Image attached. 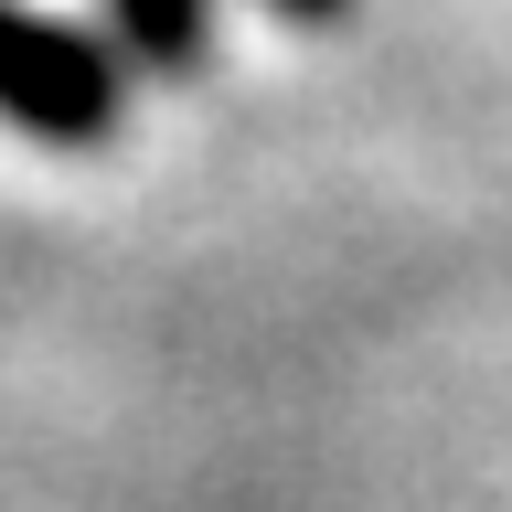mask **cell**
I'll list each match as a JSON object with an SVG mask.
<instances>
[{"mask_svg":"<svg viewBox=\"0 0 512 512\" xmlns=\"http://www.w3.org/2000/svg\"><path fill=\"white\" fill-rule=\"evenodd\" d=\"M278 11H299V22H331V11H342V0H278Z\"/></svg>","mask_w":512,"mask_h":512,"instance_id":"cell-3","label":"cell"},{"mask_svg":"<svg viewBox=\"0 0 512 512\" xmlns=\"http://www.w3.org/2000/svg\"><path fill=\"white\" fill-rule=\"evenodd\" d=\"M128 96V43H96L75 22H43L0 0V118L32 139H96Z\"/></svg>","mask_w":512,"mask_h":512,"instance_id":"cell-1","label":"cell"},{"mask_svg":"<svg viewBox=\"0 0 512 512\" xmlns=\"http://www.w3.org/2000/svg\"><path fill=\"white\" fill-rule=\"evenodd\" d=\"M118 43L139 64H192L203 54V0H118Z\"/></svg>","mask_w":512,"mask_h":512,"instance_id":"cell-2","label":"cell"}]
</instances>
